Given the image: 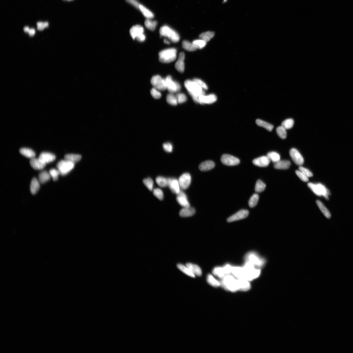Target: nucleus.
<instances>
[{
    "mask_svg": "<svg viewBox=\"0 0 353 353\" xmlns=\"http://www.w3.org/2000/svg\"><path fill=\"white\" fill-rule=\"evenodd\" d=\"M28 33L30 36H33L35 34V30L33 28L30 29L29 30L28 32Z\"/></svg>",
    "mask_w": 353,
    "mask_h": 353,
    "instance_id": "0e129e2a",
    "label": "nucleus"
},
{
    "mask_svg": "<svg viewBox=\"0 0 353 353\" xmlns=\"http://www.w3.org/2000/svg\"><path fill=\"white\" fill-rule=\"evenodd\" d=\"M259 200L258 194H255L251 197L249 202V204L251 208H253L257 205Z\"/></svg>",
    "mask_w": 353,
    "mask_h": 353,
    "instance_id": "49530a36",
    "label": "nucleus"
},
{
    "mask_svg": "<svg viewBox=\"0 0 353 353\" xmlns=\"http://www.w3.org/2000/svg\"><path fill=\"white\" fill-rule=\"evenodd\" d=\"M75 163L66 160H61L58 163L57 167L62 175H66L73 170Z\"/></svg>",
    "mask_w": 353,
    "mask_h": 353,
    "instance_id": "1a4fd4ad",
    "label": "nucleus"
},
{
    "mask_svg": "<svg viewBox=\"0 0 353 353\" xmlns=\"http://www.w3.org/2000/svg\"><path fill=\"white\" fill-rule=\"evenodd\" d=\"M316 203L317 205L321 210L322 213L327 218L329 219L331 217V214L327 208L324 205L323 203L320 201L317 200Z\"/></svg>",
    "mask_w": 353,
    "mask_h": 353,
    "instance_id": "473e14b6",
    "label": "nucleus"
},
{
    "mask_svg": "<svg viewBox=\"0 0 353 353\" xmlns=\"http://www.w3.org/2000/svg\"><path fill=\"white\" fill-rule=\"evenodd\" d=\"M256 124H257L258 126L261 127L265 128L268 130L269 131H272L273 130L274 126H273L268 122L264 121L260 119H258L256 120Z\"/></svg>",
    "mask_w": 353,
    "mask_h": 353,
    "instance_id": "f704fd0d",
    "label": "nucleus"
},
{
    "mask_svg": "<svg viewBox=\"0 0 353 353\" xmlns=\"http://www.w3.org/2000/svg\"><path fill=\"white\" fill-rule=\"evenodd\" d=\"M307 185L315 194L318 196H323L327 200H329L328 196L331 195V193L325 186L320 183L314 184L311 182L308 183Z\"/></svg>",
    "mask_w": 353,
    "mask_h": 353,
    "instance_id": "39448f33",
    "label": "nucleus"
},
{
    "mask_svg": "<svg viewBox=\"0 0 353 353\" xmlns=\"http://www.w3.org/2000/svg\"><path fill=\"white\" fill-rule=\"evenodd\" d=\"M81 158V156L79 154H67L65 156V160L74 163L80 161Z\"/></svg>",
    "mask_w": 353,
    "mask_h": 353,
    "instance_id": "2f4dec72",
    "label": "nucleus"
},
{
    "mask_svg": "<svg viewBox=\"0 0 353 353\" xmlns=\"http://www.w3.org/2000/svg\"><path fill=\"white\" fill-rule=\"evenodd\" d=\"M167 101L168 104L173 106H176L178 103L176 96L171 93L167 95Z\"/></svg>",
    "mask_w": 353,
    "mask_h": 353,
    "instance_id": "de8ad7c7",
    "label": "nucleus"
},
{
    "mask_svg": "<svg viewBox=\"0 0 353 353\" xmlns=\"http://www.w3.org/2000/svg\"><path fill=\"white\" fill-rule=\"evenodd\" d=\"M30 163L31 167L36 170H42L46 167V164L38 158H33L31 159Z\"/></svg>",
    "mask_w": 353,
    "mask_h": 353,
    "instance_id": "5701e85b",
    "label": "nucleus"
},
{
    "mask_svg": "<svg viewBox=\"0 0 353 353\" xmlns=\"http://www.w3.org/2000/svg\"><path fill=\"white\" fill-rule=\"evenodd\" d=\"M294 124V120L292 119L289 118L284 120L282 123L281 126L286 130H288L291 129Z\"/></svg>",
    "mask_w": 353,
    "mask_h": 353,
    "instance_id": "09e8293b",
    "label": "nucleus"
},
{
    "mask_svg": "<svg viewBox=\"0 0 353 353\" xmlns=\"http://www.w3.org/2000/svg\"><path fill=\"white\" fill-rule=\"evenodd\" d=\"M249 215V212L247 210H242L236 213L229 217L227 220V222H231L236 221L242 220L246 218Z\"/></svg>",
    "mask_w": 353,
    "mask_h": 353,
    "instance_id": "2eb2a0df",
    "label": "nucleus"
},
{
    "mask_svg": "<svg viewBox=\"0 0 353 353\" xmlns=\"http://www.w3.org/2000/svg\"><path fill=\"white\" fill-rule=\"evenodd\" d=\"M153 194L159 200L162 201L163 200L164 197L163 193L161 189L158 188H155L153 190Z\"/></svg>",
    "mask_w": 353,
    "mask_h": 353,
    "instance_id": "3c124183",
    "label": "nucleus"
},
{
    "mask_svg": "<svg viewBox=\"0 0 353 353\" xmlns=\"http://www.w3.org/2000/svg\"><path fill=\"white\" fill-rule=\"evenodd\" d=\"M151 93L152 97L156 99L160 98L162 95L160 92L157 90L156 88H153L151 91Z\"/></svg>",
    "mask_w": 353,
    "mask_h": 353,
    "instance_id": "4d7b16f0",
    "label": "nucleus"
},
{
    "mask_svg": "<svg viewBox=\"0 0 353 353\" xmlns=\"http://www.w3.org/2000/svg\"><path fill=\"white\" fill-rule=\"evenodd\" d=\"M152 84L155 88L161 91H164L167 89L165 79H163L159 75L153 76L151 81Z\"/></svg>",
    "mask_w": 353,
    "mask_h": 353,
    "instance_id": "9d476101",
    "label": "nucleus"
},
{
    "mask_svg": "<svg viewBox=\"0 0 353 353\" xmlns=\"http://www.w3.org/2000/svg\"><path fill=\"white\" fill-rule=\"evenodd\" d=\"M207 280L208 283L212 287H217L221 286L220 282L216 279L210 274L208 275Z\"/></svg>",
    "mask_w": 353,
    "mask_h": 353,
    "instance_id": "e433bc0d",
    "label": "nucleus"
},
{
    "mask_svg": "<svg viewBox=\"0 0 353 353\" xmlns=\"http://www.w3.org/2000/svg\"><path fill=\"white\" fill-rule=\"evenodd\" d=\"M164 43H167V44H170V42H169L168 41L166 40V39L164 40Z\"/></svg>",
    "mask_w": 353,
    "mask_h": 353,
    "instance_id": "338daca9",
    "label": "nucleus"
},
{
    "mask_svg": "<svg viewBox=\"0 0 353 353\" xmlns=\"http://www.w3.org/2000/svg\"><path fill=\"white\" fill-rule=\"evenodd\" d=\"M237 280L238 291L246 292L250 289L251 285L249 280L244 279H237Z\"/></svg>",
    "mask_w": 353,
    "mask_h": 353,
    "instance_id": "a211bd4d",
    "label": "nucleus"
},
{
    "mask_svg": "<svg viewBox=\"0 0 353 353\" xmlns=\"http://www.w3.org/2000/svg\"><path fill=\"white\" fill-rule=\"evenodd\" d=\"M215 166L214 162L212 161H207L200 164L199 167L200 170L202 171H210Z\"/></svg>",
    "mask_w": 353,
    "mask_h": 353,
    "instance_id": "b1692460",
    "label": "nucleus"
},
{
    "mask_svg": "<svg viewBox=\"0 0 353 353\" xmlns=\"http://www.w3.org/2000/svg\"><path fill=\"white\" fill-rule=\"evenodd\" d=\"M296 173L298 176L301 180L302 181L306 182L308 181L309 180L308 178L304 174L299 171H296Z\"/></svg>",
    "mask_w": 353,
    "mask_h": 353,
    "instance_id": "bf43d9fd",
    "label": "nucleus"
},
{
    "mask_svg": "<svg viewBox=\"0 0 353 353\" xmlns=\"http://www.w3.org/2000/svg\"><path fill=\"white\" fill-rule=\"evenodd\" d=\"M51 176L53 178V180L56 181L58 180V176L60 175L59 171L55 169H52L49 171Z\"/></svg>",
    "mask_w": 353,
    "mask_h": 353,
    "instance_id": "603ef678",
    "label": "nucleus"
},
{
    "mask_svg": "<svg viewBox=\"0 0 353 353\" xmlns=\"http://www.w3.org/2000/svg\"><path fill=\"white\" fill-rule=\"evenodd\" d=\"M290 155L292 160L297 165L301 166L304 163V159L300 153L295 148H292L290 151Z\"/></svg>",
    "mask_w": 353,
    "mask_h": 353,
    "instance_id": "4468645a",
    "label": "nucleus"
},
{
    "mask_svg": "<svg viewBox=\"0 0 353 353\" xmlns=\"http://www.w3.org/2000/svg\"><path fill=\"white\" fill-rule=\"evenodd\" d=\"M37 25L38 30L39 31H42L44 29L49 26V23L47 22H38L37 24Z\"/></svg>",
    "mask_w": 353,
    "mask_h": 353,
    "instance_id": "052dcab7",
    "label": "nucleus"
},
{
    "mask_svg": "<svg viewBox=\"0 0 353 353\" xmlns=\"http://www.w3.org/2000/svg\"><path fill=\"white\" fill-rule=\"evenodd\" d=\"M64 1H73V0H64Z\"/></svg>",
    "mask_w": 353,
    "mask_h": 353,
    "instance_id": "774afa93",
    "label": "nucleus"
},
{
    "mask_svg": "<svg viewBox=\"0 0 353 353\" xmlns=\"http://www.w3.org/2000/svg\"><path fill=\"white\" fill-rule=\"evenodd\" d=\"M266 185L262 181L258 180L256 184L255 191L258 193L263 191L265 189Z\"/></svg>",
    "mask_w": 353,
    "mask_h": 353,
    "instance_id": "a18cd8bd",
    "label": "nucleus"
},
{
    "mask_svg": "<svg viewBox=\"0 0 353 353\" xmlns=\"http://www.w3.org/2000/svg\"><path fill=\"white\" fill-rule=\"evenodd\" d=\"M177 195L176 200L178 204L184 207H190V205L188 201L187 198L185 193L180 190Z\"/></svg>",
    "mask_w": 353,
    "mask_h": 353,
    "instance_id": "f3484780",
    "label": "nucleus"
},
{
    "mask_svg": "<svg viewBox=\"0 0 353 353\" xmlns=\"http://www.w3.org/2000/svg\"><path fill=\"white\" fill-rule=\"evenodd\" d=\"M192 43L197 47V49H201L205 47L207 42L201 39L194 40L193 41Z\"/></svg>",
    "mask_w": 353,
    "mask_h": 353,
    "instance_id": "864d4df0",
    "label": "nucleus"
},
{
    "mask_svg": "<svg viewBox=\"0 0 353 353\" xmlns=\"http://www.w3.org/2000/svg\"><path fill=\"white\" fill-rule=\"evenodd\" d=\"M217 99L216 96L213 94L208 96L202 95L199 96V103L212 104L216 102Z\"/></svg>",
    "mask_w": 353,
    "mask_h": 353,
    "instance_id": "6ab92c4d",
    "label": "nucleus"
},
{
    "mask_svg": "<svg viewBox=\"0 0 353 353\" xmlns=\"http://www.w3.org/2000/svg\"><path fill=\"white\" fill-rule=\"evenodd\" d=\"M139 9L141 11L144 17L147 19H151L154 17L153 13L148 8L140 4Z\"/></svg>",
    "mask_w": 353,
    "mask_h": 353,
    "instance_id": "7c9ffc66",
    "label": "nucleus"
},
{
    "mask_svg": "<svg viewBox=\"0 0 353 353\" xmlns=\"http://www.w3.org/2000/svg\"><path fill=\"white\" fill-rule=\"evenodd\" d=\"M165 80L167 89L171 93H175L180 90V85L177 82L173 81L171 76H168Z\"/></svg>",
    "mask_w": 353,
    "mask_h": 353,
    "instance_id": "9b49d317",
    "label": "nucleus"
},
{
    "mask_svg": "<svg viewBox=\"0 0 353 353\" xmlns=\"http://www.w3.org/2000/svg\"><path fill=\"white\" fill-rule=\"evenodd\" d=\"M126 1L132 5V6L135 8L139 9V6L140 4L137 0H126Z\"/></svg>",
    "mask_w": 353,
    "mask_h": 353,
    "instance_id": "e2e57ef3",
    "label": "nucleus"
},
{
    "mask_svg": "<svg viewBox=\"0 0 353 353\" xmlns=\"http://www.w3.org/2000/svg\"><path fill=\"white\" fill-rule=\"evenodd\" d=\"M244 273L242 279L251 281L257 278L261 273V270L259 268H256L254 266L248 262H245L244 266Z\"/></svg>",
    "mask_w": 353,
    "mask_h": 353,
    "instance_id": "f257e3e1",
    "label": "nucleus"
},
{
    "mask_svg": "<svg viewBox=\"0 0 353 353\" xmlns=\"http://www.w3.org/2000/svg\"><path fill=\"white\" fill-rule=\"evenodd\" d=\"M291 165V163L287 160H282L275 163L274 167L279 170H287Z\"/></svg>",
    "mask_w": 353,
    "mask_h": 353,
    "instance_id": "a878e982",
    "label": "nucleus"
},
{
    "mask_svg": "<svg viewBox=\"0 0 353 353\" xmlns=\"http://www.w3.org/2000/svg\"><path fill=\"white\" fill-rule=\"evenodd\" d=\"M212 273L216 276L221 279L227 275L223 267H216L212 271Z\"/></svg>",
    "mask_w": 353,
    "mask_h": 353,
    "instance_id": "ea45409f",
    "label": "nucleus"
},
{
    "mask_svg": "<svg viewBox=\"0 0 353 353\" xmlns=\"http://www.w3.org/2000/svg\"><path fill=\"white\" fill-rule=\"evenodd\" d=\"M193 81L196 82V83L200 86L202 88L205 90H207L208 89V87L207 85L204 81L201 80L199 79H194L193 80Z\"/></svg>",
    "mask_w": 353,
    "mask_h": 353,
    "instance_id": "680f3d73",
    "label": "nucleus"
},
{
    "mask_svg": "<svg viewBox=\"0 0 353 353\" xmlns=\"http://www.w3.org/2000/svg\"><path fill=\"white\" fill-rule=\"evenodd\" d=\"M186 265L190 269L191 272L195 275L200 276L202 275V271L200 268L197 265L191 263L186 264Z\"/></svg>",
    "mask_w": 353,
    "mask_h": 353,
    "instance_id": "cd10ccee",
    "label": "nucleus"
},
{
    "mask_svg": "<svg viewBox=\"0 0 353 353\" xmlns=\"http://www.w3.org/2000/svg\"><path fill=\"white\" fill-rule=\"evenodd\" d=\"M222 163L225 165L228 166H234L238 165L240 163L239 160L233 156L229 154H224L221 157Z\"/></svg>",
    "mask_w": 353,
    "mask_h": 353,
    "instance_id": "f8f14e48",
    "label": "nucleus"
},
{
    "mask_svg": "<svg viewBox=\"0 0 353 353\" xmlns=\"http://www.w3.org/2000/svg\"><path fill=\"white\" fill-rule=\"evenodd\" d=\"M185 59V54L183 52H181L179 55L178 58L175 64L176 69L181 73H183L185 70V64L184 61Z\"/></svg>",
    "mask_w": 353,
    "mask_h": 353,
    "instance_id": "412c9836",
    "label": "nucleus"
},
{
    "mask_svg": "<svg viewBox=\"0 0 353 353\" xmlns=\"http://www.w3.org/2000/svg\"><path fill=\"white\" fill-rule=\"evenodd\" d=\"M215 35L214 32L208 31L201 33L199 37L201 39L207 42L210 41L214 37Z\"/></svg>",
    "mask_w": 353,
    "mask_h": 353,
    "instance_id": "4c0bfd02",
    "label": "nucleus"
},
{
    "mask_svg": "<svg viewBox=\"0 0 353 353\" xmlns=\"http://www.w3.org/2000/svg\"><path fill=\"white\" fill-rule=\"evenodd\" d=\"M270 161L267 156H263L254 159L253 162L254 165L256 166L265 167L269 165Z\"/></svg>",
    "mask_w": 353,
    "mask_h": 353,
    "instance_id": "aec40b11",
    "label": "nucleus"
},
{
    "mask_svg": "<svg viewBox=\"0 0 353 353\" xmlns=\"http://www.w3.org/2000/svg\"><path fill=\"white\" fill-rule=\"evenodd\" d=\"M160 33L162 36L168 37L173 43H177L180 40V37L178 34L168 26L162 27L160 30Z\"/></svg>",
    "mask_w": 353,
    "mask_h": 353,
    "instance_id": "0eeeda50",
    "label": "nucleus"
},
{
    "mask_svg": "<svg viewBox=\"0 0 353 353\" xmlns=\"http://www.w3.org/2000/svg\"><path fill=\"white\" fill-rule=\"evenodd\" d=\"M143 182L149 190L152 191L153 187V182L151 178H145L143 181Z\"/></svg>",
    "mask_w": 353,
    "mask_h": 353,
    "instance_id": "8fccbe9b",
    "label": "nucleus"
},
{
    "mask_svg": "<svg viewBox=\"0 0 353 353\" xmlns=\"http://www.w3.org/2000/svg\"><path fill=\"white\" fill-rule=\"evenodd\" d=\"M177 53V50L175 48L163 50L159 53V61L166 63L172 62L176 58Z\"/></svg>",
    "mask_w": 353,
    "mask_h": 353,
    "instance_id": "7ed1b4c3",
    "label": "nucleus"
},
{
    "mask_svg": "<svg viewBox=\"0 0 353 353\" xmlns=\"http://www.w3.org/2000/svg\"><path fill=\"white\" fill-rule=\"evenodd\" d=\"M299 170L300 171L302 172L305 175H306L308 178L311 177L313 176V174L312 172L306 168L301 166L299 167Z\"/></svg>",
    "mask_w": 353,
    "mask_h": 353,
    "instance_id": "6e6d98bb",
    "label": "nucleus"
},
{
    "mask_svg": "<svg viewBox=\"0 0 353 353\" xmlns=\"http://www.w3.org/2000/svg\"><path fill=\"white\" fill-rule=\"evenodd\" d=\"M196 212L194 208L190 207H184L179 212V215L182 217H190L194 215Z\"/></svg>",
    "mask_w": 353,
    "mask_h": 353,
    "instance_id": "393cba45",
    "label": "nucleus"
},
{
    "mask_svg": "<svg viewBox=\"0 0 353 353\" xmlns=\"http://www.w3.org/2000/svg\"><path fill=\"white\" fill-rule=\"evenodd\" d=\"M157 22L156 21L151 20V19H147L145 21V25L148 29L153 31L156 27Z\"/></svg>",
    "mask_w": 353,
    "mask_h": 353,
    "instance_id": "a19ab883",
    "label": "nucleus"
},
{
    "mask_svg": "<svg viewBox=\"0 0 353 353\" xmlns=\"http://www.w3.org/2000/svg\"><path fill=\"white\" fill-rule=\"evenodd\" d=\"M277 133L279 137L282 139H286L287 137L286 129L281 126L276 129Z\"/></svg>",
    "mask_w": 353,
    "mask_h": 353,
    "instance_id": "c03bdc74",
    "label": "nucleus"
},
{
    "mask_svg": "<svg viewBox=\"0 0 353 353\" xmlns=\"http://www.w3.org/2000/svg\"><path fill=\"white\" fill-rule=\"evenodd\" d=\"M30 28L28 27H25L24 28V30L25 32H28Z\"/></svg>",
    "mask_w": 353,
    "mask_h": 353,
    "instance_id": "69168bd1",
    "label": "nucleus"
},
{
    "mask_svg": "<svg viewBox=\"0 0 353 353\" xmlns=\"http://www.w3.org/2000/svg\"><path fill=\"white\" fill-rule=\"evenodd\" d=\"M267 156L270 159V161H272L274 163H276L279 161L280 160V155L277 152H272L268 153L267 154Z\"/></svg>",
    "mask_w": 353,
    "mask_h": 353,
    "instance_id": "79ce46f5",
    "label": "nucleus"
},
{
    "mask_svg": "<svg viewBox=\"0 0 353 353\" xmlns=\"http://www.w3.org/2000/svg\"><path fill=\"white\" fill-rule=\"evenodd\" d=\"M178 181L181 189L186 190L190 185L191 181V176L189 173H183L179 178Z\"/></svg>",
    "mask_w": 353,
    "mask_h": 353,
    "instance_id": "ddd939ff",
    "label": "nucleus"
},
{
    "mask_svg": "<svg viewBox=\"0 0 353 353\" xmlns=\"http://www.w3.org/2000/svg\"><path fill=\"white\" fill-rule=\"evenodd\" d=\"M178 102V103L181 104L186 102L187 100L186 96L183 93H179L176 96Z\"/></svg>",
    "mask_w": 353,
    "mask_h": 353,
    "instance_id": "5fc2aeb1",
    "label": "nucleus"
},
{
    "mask_svg": "<svg viewBox=\"0 0 353 353\" xmlns=\"http://www.w3.org/2000/svg\"><path fill=\"white\" fill-rule=\"evenodd\" d=\"M163 148L164 150L168 152H171L173 151V146L170 143H166L163 145Z\"/></svg>",
    "mask_w": 353,
    "mask_h": 353,
    "instance_id": "13d9d810",
    "label": "nucleus"
},
{
    "mask_svg": "<svg viewBox=\"0 0 353 353\" xmlns=\"http://www.w3.org/2000/svg\"><path fill=\"white\" fill-rule=\"evenodd\" d=\"M19 152L23 156L31 159L35 158L36 156L35 152L30 148H21L19 150Z\"/></svg>",
    "mask_w": 353,
    "mask_h": 353,
    "instance_id": "c756f323",
    "label": "nucleus"
},
{
    "mask_svg": "<svg viewBox=\"0 0 353 353\" xmlns=\"http://www.w3.org/2000/svg\"><path fill=\"white\" fill-rule=\"evenodd\" d=\"M182 45L183 49L188 51H195L198 49L197 47L193 43H191L186 40L183 41Z\"/></svg>",
    "mask_w": 353,
    "mask_h": 353,
    "instance_id": "72a5a7b5",
    "label": "nucleus"
},
{
    "mask_svg": "<svg viewBox=\"0 0 353 353\" xmlns=\"http://www.w3.org/2000/svg\"><path fill=\"white\" fill-rule=\"evenodd\" d=\"M39 159L43 162L47 164L54 161L56 157L52 153L43 152L40 154Z\"/></svg>",
    "mask_w": 353,
    "mask_h": 353,
    "instance_id": "4be33fe9",
    "label": "nucleus"
},
{
    "mask_svg": "<svg viewBox=\"0 0 353 353\" xmlns=\"http://www.w3.org/2000/svg\"><path fill=\"white\" fill-rule=\"evenodd\" d=\"M39 182L35 178H33L32 181L30 185V191L32 194L35 195L40 189Z\"/></svg>",
    "mask_w": 353,
    "mask_h": 353,
    "instance_id": "c85d7f7f",
    "label": "nucleus"
},
{
    "mask_svg": "<svg viewBox=\"0 0 353 353\" xmlns=\"http://www.w3.org/2000/svg\"><path fill=\"white\" fill-rule=\"evenodd\" d=\"M51 177L49 173L46 171H43L39 176L38 181L41 183H45L50 179Z\"/></svg>",
    "mask_w": 353,
    "mask_h": 353,
    "instance_id": "58836bf2",
    "label": "nucleus"
},
{
    "mask_svg": "<svg viewBox=\"0 0 353 353\" xmlns=\"http://www.w3.org/2000/svg\"><path fill=\"white\" fill-rule=\"evenodd\" d=\"M221 286L226 291L231 292H235L238 291L237 280L233 276L227 275L221 278L220 281Z\"/></svg>",
    "mask_w": 353,
    "mask_h": 353,
    "instance_id": "f03ea898",
    "label": "nucleus"
},
{
    "mask_svg": "<svg viewBox=\"0 0 353 353\" xmlns=\"http://www.w3.org/2000/svg\"><path fill=\"white\" fill-rule=\"evenodd\" d=\"M144 28L142 26L136 25L130 28V32L133 40L136 39L138 41L143 42L146 39V36L144 34Z\"/></svg>",
    "mask_w": 353,
    "mask_h": 353,
    "instance_id": "6e6552de",
    "label": "nucleus"
},
{
    "mask_svg": "<svg viewBox=\"0 0 353 353\" xmlns=\"http://www.w3.org/2000/svg\"><path fill=\"white\" fill-rule=\"evenodd\" d=\"M185 88L192 96L205 95V91L201 87L193 81L187 80L184 83Z\"/></svg>",
    "mask_w": 353,
    "mask_h": 353,
    "instance_id": "20e7f679",
    "label": "nucleus"
},
{
    "mask_svg": "<svg viewBox=\"0 0 353 353\" xmlns=\"http://www.w3.org/2000/svg\"><path fill=\"white\" fill-rule=\"evenodd\" d=\"M245 262H248L253 264L257 268L262 267L264 265L265 261L256 253L250 252L246 254L245 257Z\"/></svg>",
    "mask_w": 353,
    "mask_h": 353,
    "instance_id": "423d86ee",
    "label": "nucleus"
},
{
    "mask_svg": "<svg viewBox=\"0 0 353 353\" xmlns=\"http://www.w3.org/2000/svg\"><path fill=\"white\" fill-rule=\"evenodd\" d=\"M178 269L183 273L192 278H195V275L191 271L189 268L182 264H178L177 265Z\"/></svg>",
    "mask_w": 353,
    "mask_h": 353,
    "instance_id": "c9c22d12",
    "label": "nucleus"
},
{
    "mask_svg": "<svg viewBox=\"0 0 353 353\" xmlns=\"http://www.w3.org/2000/svg\"><path fill=\"white\" fill-rule=\"evenodd\" d=\"M156 181L158 186L162 187L168 186L167 178L162 176H159L156 178Z\"/></svg>",
    "mask_w": 353,
    "mask_h": 353,
    "instance_id": "37998d69",
    "label": "nucleus"
},
{
    "mask_svg": "<svg viewBox=\"0 0 353 353\" xmlns=\"http://www.w3.org/2000/svg\"><path fill=\"white\" fill-rule=\"evenodd\" d=\"M168 186L172 192L178 194L181 190L180 186L178 181L175 178H168Z\"/></svg>",
    "mask_w": 353,
    "mask_h": 353,
    "instance_id": "dca6fc26",
    "label": "nucleus"
},
{
    "mask_svg": "<svg viewBox=\"0 0 353 353\" xmlns=\"http://www.w3.org/2000/svg\"><path fill=\"white\" fill-rule=\"evenodd\" d=\"M244 273L243 267H233L231 273L237 279H242Z\"/></svg>",
    "mask_w": 353,
    "mask_h": 353,
    "instance_id": "bb28decb",
    "label": "nucleus"
}]
</instances>
